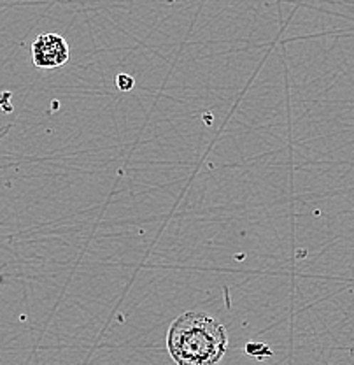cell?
<instances>
[{
	"label": "cell",
	"mask_w": 354,
	"mask_h": 365,
	"mask_svg": "<svg viewBox=\"0 0 354 365\" xmlns=\"http://www.w3.org/2000/svg\"><path fill=\"white\" fill-rule=\"evenodd\" d=\"M167 348L176 365H218L227 353L228 336L218 319L188 311L170 325Z\"/></svg>",
	"instance_id": "obj_1"
},
{
	"label": "cell",
	"mask_w": 354,
	"mask_h": 365,
	"mask_svg": "<svg viewBox=\"0 0 354 365\" xmlns=\"http://www.w3.org/2000/svg\"><path fill=\"white\" fill-rule=\"evenodd\" d=\"M68 44L58 34H43L32 43V60L37 68H56L68 60Z\"/></svg>",
	"instance_id": "obj_2"
},
{
	"label": "cell",
	"mask_w": 354,
	"mask_h": 365,
	"mask_svg": "<svg viewBox=\"0 0 354 365\" xmlns=\"http://www.w3.org/2000/svg\"><path fill=\"white\" fill-rule=\"evenodd\" d=\"M116 83H118V88L121 91H128L133 88V78L128 74H120L116 78Z\"/></svg>",
	"instance_id": "obj_3"
}]
</instances>
